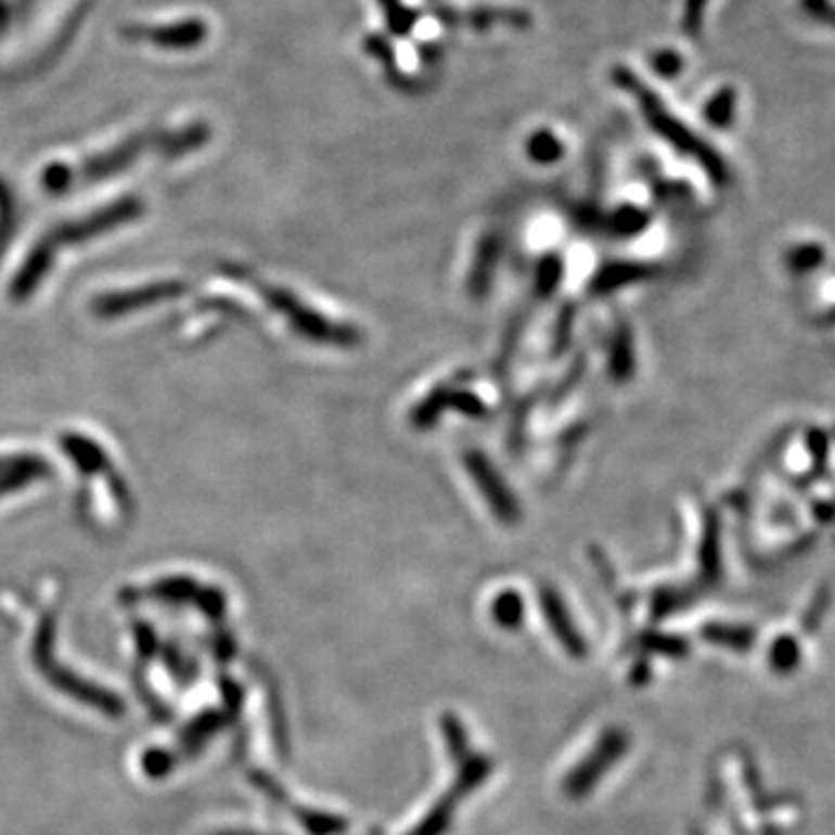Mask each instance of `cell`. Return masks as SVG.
Here are the masks:
<instances>
[{
	"mask_svg": "<svg viewBox=\"0 0 835 835\" xmlns=\"http://www.w3.org/2000/svg\"><path fill=\"white\" fill-rule=\"evenodd\" d=\"M470 472H472L474 480L478 483L480 492L488 497V504L492 506V511L499 517H504L506 523H513L517 517V506H515L511 492L506 490L504 480H499V476L490 466V462L486 458L472 453L470 455Z\"/></svg>",
	"mask_w": 835,
	"mask_h": 835,
	"instance_id": "obj_1",
	"label": "cell"
}]
</instances>
